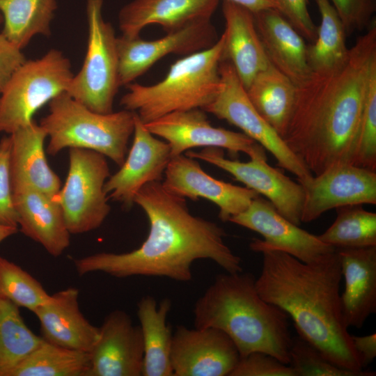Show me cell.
Wrapping results in <instances>:
<instances>
[{"instance_id": "6da1fadb", "label": "cell", "mask_w": 376, "mask_h": 376, "mask_svg": "<svg viewBox=\"0 0 376 376\" xmlns=\"http://www.w3.org/2000/svg\"><path fill=\"white\" fill-rule=\"evenodd\" d=\"M376 75V26L350 49L345 63L312 72L296 86L292 115L282 136L313 175L350 164L366 98Z\"/></svg>"}, {"instance_id": "7a4b0ae2", "label": "cell", "mask_w": 376, "mask_h": 376, "mask_svg": "<svg viewBox=\"0 0 376 376\" xmlns=\"http://www.w3.org/2000/svg\"><path fill=\"white\" fill-rule=\"evenodd\" d=\"M134 203L148 219L146 240L130 252H100L75 260L79 276L98 272L116 278L162 276L187 282L192 279L191 265L198 259L210 260L226 272L243 271L241 258L224 242L225 230L193 215L185 198L168 191L160 181L145 185Z\"/></svg>"}, {"instance_id": "3957f363", "label": "cell", "mask_w": 376, "mask_h": 376, "mask_svg": "<svg viewBox=\"0 0 376 376\" xmlns=\"http://www.w3.org/2000/svg\"><path fill=\"white\" fill-rule=\"evenodd\" d=\"M258 253L263 263L255 285L260 296L285 312L298 335L331 363L363 370L342 314L343 277L337 249L313 263L275 249Z\"/></svg>"}, {"instance_id": "277c9868", "label": "cell", "mask_w": 376, "mask_h": 376, "mask_svg": "<svg viewBox=\"0 0 376 376\" xmlns=\"http://www.w3.org/2000/svg\"><path fill=\"white\" fill-rule=\"evenodd\" d=\"M255 281L252 274L243 271L218 274L195 303L194 327L222 331L240 357L262 352L289 365V316L260 296Z\"/></svg>"}, {"instance_id": "5b68a950", "label": "cell", "mask_w": 376, "mask_h": 376, "mask_svg": "<svg viewBox=\"0 0 376 376\" xmlns=\"http://www.w3.org/2000/svg\"><path fill=\"white\" fill-rule=\"evenodd\" d=\"M224 35L210 47L173 63L165 77L152 85L130 83L120 100L143 123L175 111L203 109L217 96L221 85L219 65L224 60Z\"/></svg>"}, {"instance_id": "8992f818", "label": "cell", "mask_w": 376, "mask_h": 376, "mask_svg": "<svg viewBox=\"0 0 376 376\" xmlns=\"http://www.w3.org/2000/svg\"><path fill=\"white\" fill-rule=\"evenodd\" d=\"M135 116L136 112L126 109L97 113L63 92L49 102V113L40 125L49 139V155L67 148H84L97 152L120 166L134 132Z\"/></svg>"}, {"instance_id": "52a82bcc", "label": "cell", "mask_w": 376, "mask_h": 376, "mask_svg": "<svg viewBox=\"0 0 376 376\" xmlns=\"http://www.w3.org/2000/svg\"><path fill=\"white\" fill-rule=\"evenodd\" d=\"M73 75L70 61L58 49L26 59L0 94V132L11 134L29 124L40 108L66 91Z\"/></svg>"}, {"instance_id": "ba28073f", "label": "cell", "mask_w": 376, "mask_h": 376, "mask_svg": "<svg viewBox=\"0 0 376 376\" xmlns=\"http://www.w3.org/2000/svg\"><path fill=\"white\" fill-rule=\"evenodd\" d=\"M103 0H86L87 49L80 70L71 79L66 93L89 109L113 112L120 88L115 31L102 15Z\"/></svg>"}, {"instance_id": "9c48e42d", "label": "cell", "mask_w": 376, "mask_h": 376, "mask_svg": "<svg viewBox=\"0 0 376 376\" xmlns=\"http://www.w3.org/2000/svg\"><path fill=\"white\" fill-rule=\"evenodd\" d=\"M109 176L104 155L84 148H69L67 178L53 198L62 210L70 235L90 232L103 224L111 211L104 189Z\"/></svg>"}, {"instance_id": "30bf717a", "label": "cell", "mask_w": 376, "mask_h": 376, "mask_svg": "<svg viewBox=\"0 0 376 376\" xmlns=\"http://www.w3.org/2000/svg\"><path fill=\"white\" fill-rule=\"evenodd\" d=\"M219 73L220 91L214 101L203 110L240 128L242 133L267 150L275 157L278 165L295 175L300 184L311 178L312 173L254 109L228 60L221 61Z\"/></svg>"}, {"instance_id": "8fae6325", "label": "cell", "mask_w": 376, "mask_h": 376, "mask_svg": "<svg viewBox=\"0 0 376 376\" xmlns=\"http://www.w3.org/2000/svg\"><path fill=\"white\" fill-rule=\"evenodd\" d=\"M186 155L210 163L232 175L234 178L264 196L277 212L293 224H301L304 189L279 169L267 163V157L250 158L247 162L225 158L221 148L207 147Z\"/></svg>"}, {"instance_id": "7c38bea8", "label": "cell", "mask_w": 376, "mask_h": 376, "mask_svg": "<svg viewBox=\"0 0 376 376\" xmlns=\"http://www.w3.org/2000/svg\"><path fill=\"white\" fill-rule=\"evenodd\" d=\"M147 130L169 145L171 157L196 147L226 149L233 155L266 157L263 146L242 132L211 125L202 109L175 111L144 123Z\"/></svg>"}, {"instance_id": "4fadbf2b", "label": "cell", "mask_w": 376, "mask_h": 376, "mask_svg": "<svg viewBox=\"0 0 376 376\" xmlns=\"http://www.w3.org/2000/svg\"><path fill=\"white\" fill-rule=\"evenodd\" d=\"M229 221L263 236V240L253 239L249 244L255 252L258 253L263 249H275L302 262L313 263L336 250L322 242L318 235L283 217L268 200L259 195L244 211L231 217Z\"/></svg>"}, {"instance_id": "5bb4252c", "label": "cell", "mask_w": 376, "mask_h": 376, "mask_svg": "<svg viewBox=\"0 0 376 376\" xmlns=\"http://www.w3.org/2000/svg\"><path fill=\"white\" fill-rule=\"evenodd\" d=\"M217 40L210 19L192 23L152 40L140 36L117 37L120 87L132 83L165 56H187L212 47Z\"/></svg>"}, {"instance_id": "9a60e30c", "label": "cell", "mask_w": 376, "mask_h": 376, "mask_svg": "<svg viewBox=\"0 0 376 376\" xmlns=\"http://www.w3.org/2000/svg\"><path fill=\"white\" fill-rule=\"evenodd\" d=\"M240 359L233 341L218 329L179 325L173 334V376H230Z\"/></svg>"}, {"instance_id": "2e32d148", "label": "cell", "mask_w": 376, "mask_h": 376, "mask_svg": "<svg viewBox=\"0 0 376 376\" xmlns=\"http://www.w3.org/2000/svg\"><path fill=\"white\" fill-rule=\"evenodd\" d=\"M302 186L301 223L313 221L333 208L376 204V172L350 164H335Z\"/></svg>"}, {"instance_id": "e0dca14e", "label": "cell", "mask_w": 376, "mask_h": 376, "mask_svg": "<svg viewBox=\"0 0 376 376\" xmlns=\"http://www.w3.org/2000/svg\"><path fill=\"white\" fill-rule=\"evenodd\" d=\"M132 147L120 169L107 180L108 198L128 210L137 192L146 184L160 181L171 159L169 145L145 127L136 113Z\"/></svg>"}, {"instance_id": "ac0fdd59", "label": "cell", "mask_w": 376, "mask_h": 376, "mask_svg": "<svg viewBox=\"0 0 376 376\" xmlns=\"http://www.w3.org/2000/svg\"><path fill=\"white\" fill-rule=\"evenodd\" d=\"M163 187L170 193L216 204L224 221L244 211L258 194L253 189L217 180L203 170L197 159L180 155L171 157L164 171Z\"/></svg>"}, {"instance_id": "d6986e66", "label": "cell", "mask_w": 376, "mask_h": 376, "mask_svg": "<svg viewBox=\"0 0 376 376\" xmlns=\"http://www.w3.org/2000/svg\"><path fill=\"white\" fill-rule=\"evenodd\" d=\"M98 338L90 352L87 376H140L143 365V343L140 326L130 315L114 310L104 318Z\"/></svg>"}, {"instance_id": "ffe728a7", "label": "cell", "mask_w": 376, "mask_h": 376, "mask_svg": "<svg viewBox=\"0 0 376 376\" xmlns=\"http://www.w3.org/2000/svg\"><path fill=\"white\" fill-rule=\"evenodd\" d=\"M79 290L70 287L50 295L35 308L42 338L67 349L90 353L96 343L100 328L92 324L79 306Z\"/></svg>"}, {"instance_id": "44dd1931", "label": "cell", "mask_w": 376, "mask_h": 376, "mask_svg": "<svg viewBox=\"0 0 376 376\" xmlns=\"http://www.w3.org/2000/svg\"><path fill=\"white\" fill-rule=\"evenodd\" d=\"M19 230L58 257L70 246V233L60 205L46 194L28 185L12 187Z\"/></svg>"}, {"instance_id": "7402d4cb", "label": "cell", "mask_w": 376, "mask_h": 376, "mask_svg": "<svg viewBox=\"0 0 376 376\" xmlns=\"http://www.w3.org/2000/svg\"><path fill=\"white\" fill-rule=\"evenodd\" d=\"M219 0H133L118 13L122 36L139 37L146 26L160 25L166 33L192 23L209 20Z\"/></svg>"}, {"instance_id": "603a6c76", "label": "cell", "mask_w": 376, "mask_h": 376, "mask_svg": "<svg viewBox=\"0 0 376 376\" xmlns=\"http://www.w3.org/2000/svg\"><path fill=\"white\" fill-rule=\"evenodd\" d=\"M345 288L341 311L347 328L360 329L376 312V246L337 249Z\"/></svg>"}, {"instance_id": "cb8c5ba5", "label": "cell", "mask_w": 376, "mask_h": 376, "mask_svg": "<svg viewBox=\"0 0 376 376\" xmlns=\"http://www.w3.org/2000/svg\"><path fill=\"white\" fill-rule=\"evenodd\" d=\"M254 14L255 24L269 63L296 86L312 74L306 58L303 37L277 10L266 9Z\"/></svg>"}, {"instance_id": "d4e9b609", "label": "cell", "mask_w": 376, "mask_h": 376, "mask_svg": "<svg viewBox=\"0 0 376 376\" xmlns=\"http://www.w3.org/2000/svg\"><path fill=\"white\" fill-rule=\"evenodd\" d=\"M225 19L224 59L233 66L245 90L270 63L258 33L254 14L229 0H223Z\"/></svg>"}, {"instance_id": "484cf974", "label": "cell", "mask_w": 376, "mask_h": 376, "mask_svg": "<svg viewBox=\"0 0 376 376\" xmlns=\"http://www.w3.org/2000/svg\"><path fill=\"white\" fill-rule=\"evenodd\" d=\"M10 135L12 187L28 185L54 198L61 187V182L47 161L44 143L47 135L45 130L33 120Z\"/></svg>"}, {"instance_id": "4316f807", "label": "cell", "mask_w": 376, "mask_h": 376, "mask_svg": "<svg viewBox=\"0 0 376 376\" xmlns=\"http://www.w3.org/2000/svg\"><path fill=\"white\" fill-rule=\"evenodd\" d=\"M171 308L169 299L164 298L158 304L150 295L143 297L137 304L144 350L143 376H173V333L166 322Z\"/></svg>"}, {"instance_id": "83f0119b", "label": "cell", "mask_w": 376, "mask_h": 376, "mask_svg": "<svg viewBox=\"0 0 376 376\" xmlns=\"http://www.w3.org/2000/svg\"><path fill=\"white\" fill-rule=\"evenodd\" d=\"M296 88L287 76L269 63L246 89L254 109L281 138L292 115Z\"/></svg>"}, {"instance_id": "f1b7e54d", "label": "cell", "mask_w": 376, "mask_h": 376, "mask_svg": "<svg viewBox=\"0 0 376 376\" xmlns=\"http://www.w3.org/2000/svg\"><path fill=\"white\" fill-rule=\"evenodd\" d=\"M56 8V0H0L1 33L22 50L36 35L51 36Z\"/></svg>"}, {"instance_id": "f546056e", "label": "cell", "mask_w": 376, "mask_h": 376, "mask_svg": "<svg viewBox=\"0 0 376 376\" xmlns=\"http://www.w3.org/2000/svg\"><path fill=\"white\" fill-rule=\"evenodd\" d=\"M89 353L42 342L26 357L1 376H87Z\"/></svg>"}, {"instance_id": "4dcf8cb0", "label": "cell", "mask_w": 376, "mask_h": 376, "mask_svg": "<svg viewBox=\"0 0 376 376\" xmlns=\"http://www.w3.org/2000/svg\"><path fill=\"white\" fill-rule=\"evenodd\" d=\"M321 15L316 40L307 45L306 58L312 72L336 70L347 61L346 33L339 15L329 0H315Z\"/></svg>"}, {"instance_id": "1f68e13d", "label": "cell", "mask_w": 376, "mask_h": 376, "mask_svg": "<svg viewBox=\"0 0 376 376\" xmlns=\"http://www.w3.org/2000/svg\"><path fill=\"white\" fill-rule=\"evenodd\" d=\"M334 223L318 237L336 249L376 246V214L362 205L340 207Z\"/></svg>"}, {"instance_id": "d6a6232c", "label": "cell", "mask_w": 376, "mask_h": 376, "mask_svg": "<svg viewBox=\"0 0 376 376\" xmlns=\"http://www.w3.org/2000/svg\"><path fill=\"white\" fill-rule=\"evenodd\" d=\"M19 308L0 298V376L26 357L43 340L28 327Z\"/></svg>"}, {"instance_id": "836d02e7", "label": "cell", "mask_w": 376, "mask_h": 376, "mask_svg": "<svg viewBox=\"0 0 376 376\" xmlns=\"http://www.w3.org/2000/svg\"><path fill=\"white\" fill-rule=\"evenodd\" d=\"M50 295L21 267L0 256V298L33 311Z\"/></svg>"}, {"instance_id": "e575fe53", "label": "cell", "mask_w": 376, "mask_h": 376, "mask_svg": "<svg viewBox=\"0 0 376 376\" xmlns=\"http://www.w3.org/2000/svg\"><path fill=\"white\" fill-rule=\"evenodd\" d=\"M290 364L296 376H375L373 371H353L329 361L315 346L299 335L292 338Z\"/></svg>"}, {"instance_id": "d590c367", "label": "cell", "mask_w": 376, "mask_h": 376, "mask_svg": "<svg viewBox=\"0 0 376 376\" xmlns=\"http://www.w3.org/2000/svg\"><path fill=\"white\" fill-rule=\"evenodd\" d=\"M350 164L376 171V75L369 84Z\"/></svg>"}, {"instance_id": "8d00e7d4", "label": "cell", "mask_w": 376, "mask_h": 376, "mask_svg": "<svg viewBox=\"0 0 376 376\" xmlns=\"http://www.w3.org/2000/svg\"><path fill=\"white\" fill-rule=\"evenodd\" d=\"M11 136L0 140V224L18 227L10 175Z\"/></svg>"}, {"instance_id": "74e56055", "label": "cell", "mask_w": 376, "mask_h": 376, "mask_svg": "<svg viewBox=\"0 0 376 376\" xmlns=\"http://www.w3.org/2000/svg\"><path fill=\"white\" fill-rule=\"evenodd\" d=\"M230 376H296L291 367L276 357L253 352L240 357Z\"/></svg>"}, {"instance_id": "f35d334b", "label": "cell", "mask_w": 376, "mask_h": 376, "mask_svg": "<svg viewBox=\"0 0 376 376\" xmlns=\"http://www.w3.org/2000/svg\"><path fill=\"white\" fill-rule=\"evenodd\" d=\"M343 25L346 36L368 28L375 10V0H330Z\"/></svg>"}, {"instance_id": "ab89813d", "label": "cell", "mask_w": 376, "mask_h": 376, "mask_svg": "<svg viewBox=\"0 0 376 376\" xmlns=\"http://www.w3.org/2000/svg\"><path fill=\"white\" fill-rule=\"evenodd\" d=\"M281 13L303 37L313 43L316 40L318 27L307 7V0H279Z\"/></svg>"}, {"instance_id": "60d3db41", "label": "cell", "mask_w": 376, "mask_h": 376, "mask_svg": "<svg viewBox=\"0 0 376 376\" xmlns=\"http://www.w3.org/2000/svg\"><path fill=\"white\" fill-rule=\"evenodd\" d=\"M26 60L22 50L0 33V94L13 73Z\"/></svg>"}, {"instance_id": "b9f144b4", "label": "cell", "mask_w": 376, "mask_h": 376, "mask_svg": "<svg viewBox=\"0 0 376 376\" xmlns=\"http://www.w3.org/2000/svg\"><path fill=\"white\" fill-rule=\"evenodd\" d=\"M353 347L364 369L376 357V334L362 336L351 335Z\"/></svg>"}, {"instance_id": "7bdbcfd3", "label": "cell", "mask_w": 376, "mask_h": 376, "mask_svg": "<svg viewBox=\"0 0 376 376\" xmlns=\"http://www.w3.org/2000/svg\"><path fill=\"white\" fill-rule=\"evenodd\" d=\"M237 3L253 13L266 9H275L281 12V7L279 0H229Z\"/></svg>"}, {"instance_id": "ee69618b", "label": "cell", "mask_w": 376, "mask_h": 376, "mask_svg": "<svg viewBox=\"0 0 376 376\" xmlns=\"http://www.w3.org/2000/svg\"><path fill=\"white\" fill-rule=\"evenodd\" d=\"M18 230V227L0 224V243L11 235L16 234Z\"/></svg>"}, {"instance_id": "f6af8a7d", "label": "cell", "mask_w": 376, "mask_h": 376, "mask_svg": "<svg viewBox=\"0 0 376 376\" xmlns=\"http://www.w3.org/2000/svg\"><path fill=\"white\" fill-rule=\"evenodd\" d=\"M3 22V18L2 15L0 13V25Z\"/></svg>"}]
</instances>
